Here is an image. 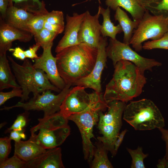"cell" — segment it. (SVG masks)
Here are the masks:
<instances>
[{"instance_id": "6da1fadb", "label": "cell", "mask_w": 168, "mask_h": 168, "mask_svg": "<svg viewBox=\"0 0 168 168\" xmlns=\"http://www.w3.org/2000/svg\"><path fill=\"white\" fill-rule=\"evenodd\" d=\"M114 67L113 77L103 96L105 102L108 104L114 100L126 103L139 96L147 82L144 72L126 60L119 61Z\"/></svg>"}, {"instance_id": "7a4b0ae2", "label": "cell", "mask_w": 168, "mask_h": 168, "mask_svg": "<svg viewBox=\"0 0 168 168\" xmlns=\"http://www.w3.org/2000/svg\"><path fill=\"white\" fill-rule=\"evenodd\" d=\"M97 53V48L80 43L57 53L58 71L65 84L73 85L88 75L95 64Z\"/></svg>"}, {"instance_id": "3957f363", "label": "cell", "mask_w": 168, "mask_h": 168, "mask_svg": "<svg viewBox=\"0 0 168 168\" xmlns=\"http://www.w3.org/2000/svg\"><path fill=\"white\" fill-rule=\"evenodd\" d=\"M19 85L22 91L20 101L29 98L32 92L33 96L47 90L60 92L61 90L52 84L46 73L42 70L35 68L30 61L26 59L22 65L16 63L10 56L7 57Z\"/></svg>"}, {"instance_id": "277c9868", "label": "cell", "mask_w": 168, "mask_h": 168, "mask_svg": "<svg viewBox=\"0 0 168 168\" xmlns=\"http://www.w3.org/2000/svg\"><path fill=\"white\" fill-rule=\"evenodd\" d=\"M92 95L91 102L85 110L67 118L74 122L78 127L82 138L84 158L89 161L93 157L96 147L91 141V138L94 137L93 127L98 122L99 112L104 110L108 106L101 93L95 91Z\"/></svg>"}, {"instance_id": "5b68a950", "label": "cell", "mask_w": 168, "mask_h": 168, "mask_svg": "<svg viewBox=\"0 0 168 168\" xmlns=\"http://www.w3.org/2000/svg\"><path fill=\"white\" fill-rule=\"evenodd\" d=\"M68 120L59 112L39 119L38 124L30 129V137L46 149L57 147L70 133Z\"/></svg>"}, {"instance_id": "8992f818", "label": "cell", "mask_w": 168, "mask_h": 168, "mask_svg": "<svg viewBox=\"0 0 168 168\" xmlns=\"http://www.w3.org/2000/svg\"><path fill=\"white\" fill-rule=\"evenodd\" d=\"M123 114V119L137 130L159 129L165 126L160 110L149 99L131 102L126 105Z\"/></svg>"}, {"instance_id": "52a82bcc", "label": "cell", "mask_w": 168, "mask_h": 168, "mask_svg": "<svg viewBox=\"0 0 168 168\" xmlns=\"http://www.w3.org/2000/svg\"><path fill=\"white\" fill-rule=\"evenodd\" d=\"M108 111L104 114L99 112L98 128L102 135L98 137V141L114 156V144L117 139L122 126V116L126 102L114 100L108 104Z\"/></svg>"}, {"instance_id": "ba28073f", "label": "cell", "mask_w": 168, "mask_h": 168, "mask_svg": "<svg viewBox=\"0 0 168 168\" xmlns=\"http://www.w3.org/2000/svg\"><path fill=\"white\" fill-rule=\"evenodd\" d=\"M167 16L163 14L152 15L147 10L134 31L130 42L137 51L142 49V43L149 39L156 40L168 31Z\"/></svg>"}, {"instance_id": "9c48e42d", "label": "cell", "mask_w": 168, "mask_h": 168, "mask_svg": "<svg viewBox=\"0 0 168 168\" xmlns=\"http://www.w3.org/2000/svg\"><path fill=\"white\" fill-rule=\"evenodd\" d=\"M71 84H66L65 87L57 95L47 90L39 93L24 103L20 101L11 106H4L1 110H9L15 107H20L26 111L42 110L44 112V117L53 114L60 110V106L66 96L72 88Z\"/></svg>"}, {"instance_id": "30bf717a", "label": "cell", "mask_w": 168, "mask_h": 168, "mask_svg": "<svg viewBox=\"0 0 168 168\" xmlns=\"http://www.w3.org/2000/svg\"><path fill=\"white\" fill-rule=\"evenodd\" d=\"M106 52L107 57L111 59L114 66L119 61L126 60L133 63L144 72L145 71H152L154 67L162 65L161 63L154 59L142 56L133 50L129 44L121 42L116 39L110 38Z\"/></svg>"}, {"instance_id": "8fae6325", "label": "cell", "mask_w": 168, "mask_h": 168, "mask_svg": "<svg viewBox=\"0 0 168 168\" xmlns=\"http://www.w3.org/2000/svg\"><path fill=\"white\" fill-rule=\"evenodd\" d=\"M107 44V37L101 36L97 48L96 61L92 71L88 75L78 81L73 85L83 86L86 88H91L96 92L101 93V76L106 65L107 57L106 48Z\"/></svg>"}, {"instance_id": "7c38bea8", "label": "cell", "mask_w": 168, "mask_h": 168, "mask_svg": "<svg viewBox=\"0 0 168 168\" xmlns=\"http://www.w3.org/2000/svg\"><path fill=\"white\" fill-rule=\"evenodd\" d=\"M85 89L80 86L72 88L63 100L59 112L67 119L85 110L90 105L92 95V93H88Z\"/></svg>"}, {"instance_id": "4fadbf2b", "label": "cell", "mask_w": 168, "mask_h": 168, "mask_svg": "<svg viewBox=\"0 0 168 168\" xmlns=\"http://www.w3.org/2000/svg\"><path fill=\"white\" fill-rule=\"evenodd\" d=\"M81 24L78 36L79 43H83L94 48H97L101 36V26L99 21L100 15L99 10L95 15L88 11Z\"/></svg>"}, {"instance_id": "5bb4252c", "label": "cell", "mask_w": 168, "mask_h": 168, "mask_svg": "<svg viewBox=\"0 0 168 168\" xmlns=\"http://www.w3.org/2000/svg\"><path fill=\"white\" fill-rule=\"evenodd\" d=\"M53 45V43L43 48L42 54L38 58L35 59L33 65L35 68L44 71L51 83L62 90L66 84L59 73L57 58L54 57L52 53Z\"/></svg>"}, {"instance_id": "9a60e30c", "label": "cell", "mask_w": 168, "mask_h": 168, "mask_svg": "<svg viewBox=\"0 0 168 168\" xmlns=\"http://www.w3.org/2000/svg\"><path fill=\"white\" fill-rule=\"evenodd\" d=\"M85 14V12L80 14L74 13L72 16L67 14L64 35L55 49L57 54L67 48L80 44L78 34Z\"/></svg>"}, {"instance_id": "2e32d148", "label": "cell", "mask_w": 168, "mask_h": 168, "mask_svg": "<svg viewBox=\"0 0 168 168\" xmlns=\"http://www.w3.org/2000/svg\"><path fill=\"white\" fill-rule=\"evenodd\" d=\"M31 33L13 27L0 18V55L6 53L11 49L12 42L16 40L27 42L32 39Z\"/></svg>"}, {"instance_id": "e0dca14e", "label": "cell", "mask_w": 168, "mask_h": 168, "mask_svg": "<svg viewBox=\"0 0 168 168\" xmlns=\"http://www.w3.org/2000/svg\"><path fill=\"white\" fill-rule=\"evenodd\" d=\"M26 168H64L61 149L55 147L46 151L34 159L26 162Z\"/></svg>"}, {"instance_id": "ac0fdd59", "label": "cell", "mask_w": 168, "mask_h": 168, "mask_svg": "<svg viewBox=\"0 0 168 168\" xmlns=\"http://www.w3.org/2000/svg\"><path fill=\"white\" fill-rule=\"evenodd\" d=\"M46 150L30 137L26 141L15 142L14 154L27 162L37 157Z\"/></svg>"}, {"instance_id": "d6986e66", "label": "cell", "mask_w": 168, "mask_h": 168, "mask_svg": "<svg viewBox=\"0 0 168 168\" xmlns=\"http://www.w3.org/2000/svg\"><path fill=\"white\" fill-rule=\"evenodd\" d=\"M105 4L114 10L122 7L130 13L133 20L139 22L147 10L139 0H105Z\"/></svg>"}, {"instance_id": "ffe728a7", "label": "cell", "mask_w": 168, "mask_h": 168, "mask_svg": "<svg viewBox=\"0 0 168 168\" xmlns=\"http://www.w3.org/2000/svg\"><path fill=\"white\" fill-rule=\"evenodd\" d=\"M33 13L18 8L13 4L9 5L6 17V23L19 29L26 31V25Z\"/></svg>"}, {"instance_id": "44dd1931", "label": "cell", "mask_w": 168, "mask_h": 168, "mask_svg": "<svg viewBox=\"0 0 168 168\" xmlns=\"http://www.w3.org/2000/svg\"><path fill=\"white\" fill-rule=\"evenodd\" d=\"M114 18L119 23L124 32L123 42L129 45L134 29L137 28L140 22L132 21L127 13L119 7H117L115 10Z\"/></svg>"}, {"instance_id": "7402d4cb", "label": "cell", "mask_w": 168, "mask_h": 168, "mask_svg": "<svg viewBox=\"0 0 168 168\" xmlns=\"http://www.w3.org/2000/svg\"><path fill=\"white\" fill-rule=\"evenodd\" d=\"M11 72L6 53L0 55V90L8 88H21Z\"/></svg>"}, {"instance_id": "603a6c76", "label": "cell", "mask_w": 168, "mask_h": 168, "mask_svg": "<svg viewBox=\"0 0 168 168\" xmlns=\"http://www.w3.org/2000/svg\"><path fill=\"white\" fill-rule=\"evenodd\" d=\"M98 9L103 18V22L101 26V35L104 37L108 36L112 39H116V35L123 31L121 26L119 24L115 26L112 22L110 18L109 7L105 9L99 6Z\"/></svg>"}, {"instance_id": "cb8c5ba5", "label": "cell", "mask_w": 168, "mask_h": 168, "mask_svg": "<svg viewBox=\"0 0 168 168\" xmlns=\"http://www.w3.org/2000/svg\"><path fill=\"white\" fill-rule=\"evenodd\" d=\"M41 6L39 10L33 11L30 10L34 15L28 21L26 25V31L33 35L44 28L46 15L48 12L45 7V4L43 1Z\"/></svg>"}, {"instance_id": "d4e9b609", "label": "cell", "mask_w": 168, "mask_h": 168, "mask_svg": "<svg viewBox=\"0 0 168 168\" xmlns=\"http://www.w3.org/2000/svg\"><path fill=\"white\" fill-rule=\"evenodd\" d=\"M91 168H112L113 166L109 161L107 153L109 151L103 143L99 141L96 144Z\"/></svg>"}, {"instance_id": "484cf974", "label": "cell", "mask_w": 168, "mask_h": 168, "mask_svg": "<svg viewBox=\"0 0 168 168\" xmlns=\"http://www.w3.org/2000/svg\"><path fill=\"white\" fill-rule=\"evenodd\" d=\"M58 35L44 28L34 36L35 44L43 48L53 43L54 40Z\"/></svg>"}, {"instance_id": "4316f807", "label": "cell", "mask_w": 168, "mask_h": 168, "mask_svg": "<svg viewBox=\"0 0 168 168\" xmlns=\"http://www.w3.org/2000/svg\"><path fill=\"white\" fill-rule=\"evenodd\" d=\"M132 158L131 168H145L143 163L144 159L147 157L148 154H144L142 147H138L137 149L132 150L127 148Z\"/></svg>"}, {"instance_id": "83f0119b", "label": "cell", "mask_w": 168, "mask_h": 168, "mask_svg": "<svg viewBox=\"0 0 168 168\" xmlns=\"http://www.w3.org/2000/svg\"><path fill=\"white\" fill-rule=\"evenodd\" d=\"M147 9L159 12H168V0H140Z\"/></svg>"}, {"instance_id": "f1b7e54d", "label": "cell", "mask_w": 168, "mask_h": 168, "mask_svg": "<svg viewBox=\"0 0 168 168\" xmlns=\"http://www.w3.org/2000/svg\"><path fill=\"white\" fill-rule=\"evenodd\" d=\"M142 48L146 50L156 49L168 50V31L159 39L145 43Z\"/></svg>"}, {"instance_id": "f546056e", "label": "cell", "mask_w": 168, "mask_h": 168, "mask_svg": "<svg viewBox=\"0 0 168 168\" xmlns=\"http://www.w3.org/2000/svg\"><path fill=\"white\" fill-rule=\"evenodd\" d=\"M26 162L14 154L10 158H7L0 163V168H25Z\"/></svg>"}, {"instance_id": "4dcf8cb0", "label": "cell", "mask_w": 168, "mask_h": 168, "mask_svg": "<svg viewBox=\"0 0 168 168\" xmlns=\"http://www.w3.org/2000/svg\"><path fill=\"white\" fill-rule=\"evenodd\" d=\"M45 21L51 24L65 26L64 15L61 11L53 10L48 12Z\"/></svg>"}, {"instance_id": "1f68e13d", "label": "cell", "mask_w": 168, "mask_h": 168, "mask_svg": "<svg viewBox=\"0 0 168 168\" xmlns=\"http://www.w3.org/2000/svg\"><path fill=\"white\" fill-rule=\"evenodd\" d=\"M11 141L9 137L0 138V163L8 158L11 150Z\"/></svg>"}, {"instance_id": "d6a6232c", "label": "cell", "mask_w": 168, "mask_h": 168, "mask_svg": "<svg viewBox=\"0 0 168 168\" xmlns=\"http://www.w3.org/2000/svg\"><path fill=\"white\" fill-rule=\"evenodd\" d=\"M27 112L19 114L11 126L5 131V133L10 132L12 130H22L27 123L26 115Z\"/></svg>"}, {"instance_id": "836d02e7", "label": "cell", "mask_w": 168, "mask_h": 168, "mask_svg": "<svg viewBox=\"0 0 168 168\" xmlns=\"http://www.w3.org/2000/svg\"><path fill=\"white\" fill-rule=\"evenodd\" d=\"M22 96V91L21 88L15 87L10 91L7 92H0V105L4 104L7 100L15 97L21 98Z\"/></svg>"}, {"instance_id": "e575fe53", "label": "cell", "mask_w": 168, "mask_h": 168, "mask_svg": "<svg viewBox=\"0 0 168 168\" xmlns=\"http://www.w3.org/2000/svg\"><path fill=\"white\" fill-rule=\"evenodd\" d=\"M44 28L58 35L63 32L65 29V26L51 24L45 21Z\"/></svg>"}, {"instance_id": "d590c367", "label": "cell", "mask_w": 168, "mask_h": 168, "mask_svg": "<svg viewBox=\"0 0 168 168\" xmlns=\"http://www.w3.org/2000/svg\"><path fill=\"white\" fill-rule=\"evenodd\" d=\"M10 133V138L15 142H19L21 139H26V135L24 133V129L22 130H12Z\"/></svg>"}, {"instance_id": "8d00e7d4", "label": "cell", "mask_w": 168, "mask_h": 168, "mask_svg": "<svg viewBox=\"0 0 168 168\" xmlns=\"http://www.w3.org/2000/svg\"><path fill=\"white\" fill-rule=\"evenodd\" d=\"M40 46L35 44L33 46L29 48L26 50L25 51V54L26 58L32 59H36L38 58L37 54V52L40 48Z\"/></svg>"}, {"instance_id": "74e56055", "label": "cell", "mask_w": 168, "mask_h": 168, "mask_svg": "<svg viewBox=\"0 0 168 168\" xmlns=\"http://www.w3.org/2000/svg\"><path fill=\"white\" fill-rule=\"evenodd\" d=\"M161 133V138L165 141L166 144V154L162 160L168 161V129L161 128L158 129Z\"/></svg>"}, {"instance_id": "f35d334b", "label": "cell", "mask_w": 168, "mask_h": 168, "mask_svg": "<svg viewBox=\"0 0 168 168\" xmlns=\"http://www.w3.org/2000/svg\"><path fill=\"white\" fill-rule=\"evenodd\" d=\"M9 51L13 52L12 54L16 58L22 60H24L26 58L25 51L19 47L14 49H11Z\"/></svg>"}, {"instance_id": "ab89813d", "label": "cell", "mask_w": 168, "mask_h": 168, "mask_svg": "<svg viewBox=\"0 0 168 168\" xmlns=\"http://www.w3.org/2000/svg\"><path fill=\"white\" fill-rule=\"evenodd\" d=\"M127 131V129L123 131L119 134L117 139L115 141L114 144V156L116 154L118 148L121 144L124 136Z\"/></svg>"}, {"instance_id": "60d3db41", "label": "cell", "mask_w": 168, "mask_h": 168, "mask_svg": "<svg viewBox=\"0 0 168 168\" xmlns=\"http://www.w3.org/2000/svg\"><path fill=\"white\" fill-rule=\"evenodd\" d=\"M9 4V0H0V12L3 20L5 19Z\"/></svg>"}, {"instance_id": "b9f144b4", "label": "cell", "mask_w": 168, "mask_h": 168, "mask_svg": "<svg viewBox=\"0 0 168 168\" xmlns=\"http://www.w3.org/2000/svg\"><path fill=\"white\" fill-rule=\"evenodd\" d=\"M28 0H9V4H13V2L15 3H20L25 1H26ZM31 0L34 3H36L38 5L39 8H40L42 5V2H40V0Z\"/></svg>"}, {"instance_id": "7bdbcfd3", "label": "cell", "mask_w": 168, "mask_h": 168, "mask_svg": "<svg viewBox=\"0 0 168 168\" xmlns=\"http://www.w3.org/2000/svg\"><path fill=\"white\" fill-rule=\"evenodd\" d=\"M157 166L158 168H168V161H165L162 159L160 160Z\"/></svg>"}, {"instance_id": "ee69618b", "label": "cell", "mask_w": 168, "mask_h": 168, "mask_svg": "<svg viewBox=\"0 0 168 168\" xmlns=\"http://www.w3.org/2000/svg\"><path fill=\"white\" fill-rule=\"evenodd\" d=\"M98 1L100 3H101V2H100V0H98Z\"/></svg>"}, {"instance_id": "f6af8a7d", "label": "cell", "mask_w": 168, "mask_h": 168, "mask_svg": "<svg viewBox=\"0 0 168 168\" xmlns=\"http://www.w3.org/2000/svg\"><path fill=\"white\" fill-rule=\"evenodd\" d=\"M167 24H168V16H167Z\"/></svg>"}]
</instances>
